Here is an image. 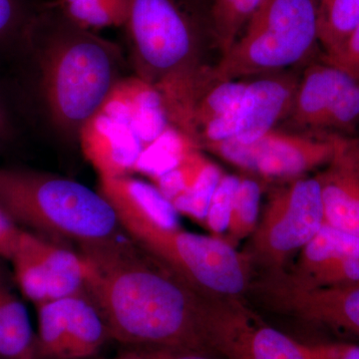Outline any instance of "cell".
Here are the masks:
<instances>
[{
    "mask_svg": "<svg viewBox=\"0 0 359 359\" xmlns=\"http://www.w3.org/2000/svg\"><path fill=\"white\" fill-rule=\"evenodd\" d=\"M78 249L87 297L100 311L110 339L133 349L207 353L210 306L199 289L121 233Z\"/></svg>",
    "mask_w": 359,
    "mask_h": 359,
    "instance_id": "obj_1",
    "label": "cell"
},
{
    "mask_svg": "<svg viewBox=\"0 0 359 359\" xmlns=\"http://www.w3.org/2000/svg\"><path fill=\"white\" fill-rule=\"evenodd\" d=\"M18 52L29 63L49 126L63 140L78 143L84 125L124 77L119 46L47 4H39Z\"/></svg>",
    "mask_w": 359,
    "mask_h": 359,
    "instance_id": "obj_2",
    "label": "cell"
},
{
    "mask_svg": "<svg viewBox=\"0 0 359 359\" xmlns=\"http://www.w3.org/2000/svg\"><path fill=\"white\" fill-rule=\"evenodd\" d=\"M124 27L135 75L159 92L172 121L215 65L210 11L197 0H131Z\"/></svg>",
    "mask_w": 359,
    "mask_h": 359,
    "instance_id": "obj_3",
    "label": "cell"
},
{
    "mask_svg": "<svg viewBox=\"0 0 359 359\" xmlns=\"http://www.w3.org/2000/svg\"><path fill=\"white\" fill-rule=\"evenodd\" d=\"M0 208L22 230L58 245L78 247L123 231L98 191L36 170L0 168Z\"/></svg>",
    "mask_w": 359,
    "mask_h": 359,
    "instance_id": "obj_4",
    "label": "cell"
},
{
    "mask_svg": "<svg viewBox=\"0 0 359 359\" xmlns=\"http://www.w3.org/2000/svg\"><path fill=\"white\" fill-rule=\"evenodd\" d=\"M318 20V0H263L212 73L244 80L301 65L320 46Z\"/></svg>",
    "mask_w": 359,
    "mask_h": 359,
    "instance_id": "obj_5",
    "label": "cell"
},
{
    "mask_svg": "<svg viewBox=\"0 0 359 359\" xmlns=\"http://www.w3.org/2000/svg\"><path fill=\"white\" fill-rule=\"evenodd\" d=\"M122 230L149 254L200 290L238 294L245 278L235 250L219 238L164 228L139 212L113 208Z\"/></svg>",
    "mask_w": 359,
    "mask_h": 359,
    "instance_id": "obj_6",
    "label": "cell"
},
{
    "mask_svg": "<svg viewBox=\"0 0 359 359\" xmlns=\"http://www.w3.org/2000/svg\"><path fill=\"white\" fill-rule=\"evenodd\" d=\"M282 124L299 133L358 137L359 80L321 58L311 63L299 76Z\"/></svg>",
    "mask_w": 359,
    "mask_h": 359,
    "instance_id": "obj_7",
    "label": "cell"
},
{
    "mask_svg": "<svg viewBox=\"0 0 359 359\" xmlns=\"http://www.w3.org/2000/svg\"><path fill=\"white\" fill-rule=\"evenodd\" d=\"M341 137L275 129L250 144L230 139L204 151L248 171L271 178H290L325 166Z\"/></svg>",
    "mask_w": 359,
    "mask_h": 359,
    "instance_id": "obj_8",
    "label": "cell"
},
{
    "mask_svg": "<svg viewBox=\"0 0 359 359\" xmlns=\"http://www.w3.org/2000/svg\"><path fill=\"white\" fill-rule=\"evenodd\" d=\"M262 229L264 247L282 256L304 248L325 221L320 180L299 178L273 196Z\"/></svg>",
    "mask_w": 359,
    "mask_h": 359,
    "instance_id": "obj_9",
    "label": "cell"
},
{
    "mask_svg": "<svg viewBox=\"0 0 359 359\" xmlns=\"http://www.w3.org/2000/svg\"><path fill=\"white\" fill-rule=\"evenodd\" d=\"M204 334L207 348L216 349L229 359H311L308 346L280 330L212 306L205 318Z\"/></svg>",
    "mask_w": 359,
    "mask_h": 359,
    "instance_id": "obj_10",
    "label": "cell"
},
{
    "mask_svg": "<svg viewBox=\"0 0 359 359\" xmlns=\"http://www.w3.org/2000/svg\"><path fill=\"white\" fill-rule=\"evenodd\" d=\"M299 75L285 70L248 80L233 140L250 144L276 129L292 109Z\"/></svg>",
    "mask_w": 359,
    "mask_h": 359,
    "instance_id": "obj_11",
    "label": "cell"
},
{
    "mask_svg": "<svg viewBox=\"0 0 359 359\" xmlns=\"http://www.w3.org/2000/svg\"><path fill=\"white\" fill-rule=\"evenodd\" d=\"M78 143L99 179L131 176L143 152L131 127L102 111L84 125Z\"/></svg>",
    "mask_w": 359,
    "mask_h": 359,
    "instance_id": "obj_12",
    "label": "cell"
},
{
    "mask_svg": "<svg viewBox=\"0 0 359 359\" xmlns=\"http://www.w3.org/2000/svg\"><path fill=\"white\" fill-rule=\"evenodd\" d=\"M318 175L325 223L359 236V137H341Z\"/></svg>",
    "mask_w": 359,
    "mask_h": 359,
    "instance_id": "obj_13",
    "label": "cell"
},
{
    "mask_svg": "<svg viewBox=\"0 0 359 359\" xmlns=\"http://www.w3.org/2000/svg\"><path fill=\"white\" fill-rule=\"evenodd\" d=\"M100 111L127 123L143 150L172 127L159 92L136 75L123 77Z\"/></svg>",
    "mask_w": 359,
    "mask_h": 359,
    "instance_id": "obj_14",
    "label": "cell"
},
{
    "mask_svg": "<svg viewBox=\"0 0 359 359\" xmlns=\"http://www.w3.org/2000/svg\"><path fill=\"white\" fill-rule=\"evenodd\" d=\"M304 261L320 287L359 283V236L325 223L304 245Z\"/></svg>",
    "mask_w": 359,
    "mask_h": 359,
    "instance_id": "obj_15",
    "label": "cell"
},
{
    "mask_svg": "<svg viewBox=\"0 0 359 359\" xmlns=\"http://www.w3.org/2000/svg\"><path fill=\"white\" fill-rule=\"evenodd\" d=\"M302 311L313 320L359 337V283L306 290Z\"/></svg>",
    "mask_w": 359,
    "mask_h": 359,
    "instance_id": "obj_16",
    "label": "cell"
},
{
    "mask_svg": "<svg viewBox=\"0 0 359 359\" xmlns=\"http://www.w3.org/2000/svg\"><path fill=\"white\" fill-rule=\"evenodd\" d=\"M37 249L46 275L48 302L86 294L84 264L78 252L39 236Z\"/></svg>",
    "mask_w": 359,
    "mask_h": 359,
    "instance_id": "obj_17",
    "label": "cell"
},
{
    "mask_svg": "<svg viewBox=\"0 0 359 359\" xmlns=\"http://www.w3.org/2000/svg\"><path fill=\"white\" fill-rule=\"evenodd\" d=\"M110 339L100 311L85 295L69 297V325L65 359L92 358Z\"/></svg>",
    "mask_w": 359,
    "mask_h": 359,
    "instance_id": "obj_18",
    "label": "cell"
},
{
    "mask_svg": "<svg viewBox=\"0 0 359 359\" xmlns=\"http://www.w3.org/2000/svg\"><path fill=\"white\" fill-rule=\"evenodd\" d=\"M0 359H36V335L13 283L4 292L0 309Z\"/></svg>",
    "mask_w": 359,
    "mask_h": 359,
    "instance_id": "obj_19",
    "label": "cell"
},
{
    "mask_svg": "<svg viewBox=\"0 0 359 359\" xmlns=\"http://www.w3.org/2000/svg\"><path fill=\"white\" fill-rule=\"evenodd\" d=\"M11 263L13 280L21 294L35 306L48 302L46 275L37 249L36 235L23 230Z\"/></svg>",
    "mask_w": 359,
    "mask_h": 359,
    "instance_id": "obj_20",
    "label": "cell"
},
{
    "mask_svg": "<svg viewBox=\"0 0 359 359\" xmlns=\"http://www.w3.org/2000/svg\"><path fill=\"white\" fill-rule=\"evenodd\" d=\"M359 25V0H327L320 4L318 36L323 57L341 49Z\"/></svg>",
    "mask_w": 359,
    "mask_h": 359,
    "instance_id": "obj_21",
    "label": "cell"
},
{
    "mask_svg": "<svg viewBox=\"0 0 359 359\" xmlns=\"http://www.w3.org/2000/svg\"><path fill=\"white\" fill-rule=\"evenodd\" d=\"M35 306L39 320L36 359H65L69 297L42 302Z\"/></svg>",
    "mask_w": 359,
    "mask_h": 359,
    "instance_id": "obj_22",
    "label": "cell"
},
{
    "mask_svg": "<svg viewBox=\"0 0 359 359\" xmlns=\"http://www.w3.org/2000/svg\"><path fill=\"white\" fill-rule=\"evenodd\" d=\"M263 0H214L210 18L215 46L224 55L230 50Z\"/></svg>",
    "mask_w": 359,
    "mask_h": 359,
    "instance_id": "obj_23",
    "label": "cell"
},
{
    "mask_svg": "<svg viewBox=\"0 0 359 359\" xmlns=\"http://www.w3.org/2000/svg\"><path fill=\"white\" fill-rule=\"evenodd\" d=\"M59 8L87 29L124 26L131 0H58Z\"/></svg>",
    "mask_w": 359,
    "mask_h": 359,
    "instance_id": "obj_24",
    "label": "cell"
},
{
    "mask_svg": "<svg viewBox=\"0 0 359 359\" xmlns=\"http://www.w3.org/2000/svg\"><path fill=\"white\" fill-rule=\"evenodd\" d=\"M39 6L35 0H0V52L18 51Z\"/></svg>",
    "mask_w": 359,
    "mask_h": 359,
    "instance_id": "obj_25",
    "label": "cell"
},
{
    "mask_svg": "<svg viewBox=\"0 0 359 359\" xmlns=\"http://www.w3.org/2000/svg\"><path fill=\"white\" fill-rule=\"evenodd\" d=\"M222 177L221 169L209 161L195 185L188 192L182 194L172 201L171 204L177 212L199 221H205L212 196Z\"/></svg>",
    "mask_w": 359,
    "mask_h": 359,
    "instance_id": "obj_26",
    "label": "cell"
},
{
    "mask_svg": "<svg viewBox=\"0 0 359 359\" xmlns=\"http://www.w3.org/2000/svg\"><path fill=\"white\" fill-rule=\"evenodd\" d=\"M262 189L256 180L241 179L233 202L231 230L238 235L252 230L259 216Z\"/></svg>",
    "mask_w": 359,
    "mask_h": 359,
    "instance_id": "obj_27",
    "label": "cell"
},
{
    "mask_svg": "<svg viewBox=\"0 0 359 359\" xmlns=\"http://www.w3.org/2000/svg\"><path fill=\"white\" fill-rule=\"evenodd\" d=\"M240 181V177L235 175H223L215 191L205 219L215 233H224L230 228L233 202Z\"/></svg>",
    "mask_w": 359,
    "mask_h": 359,
    "instance_id": "obj_28",
    "label": "cell"
},
{
    "mask_svg": "<svg viewBox=\"0 0 359 359\" xmlns=\"http://www.w3.org/2000/svg\"><path fill=\"white\" fill-rule=\"evenodd\" d=\"M321 59L359 80V25L337 53L330 57L321 56Z\"/></svg>",
    "mask_w": 359,
    "mask_h": 359,
    "instance_id": "obj_29",
    "label": "cell"
},
{
    "mask_svg": "<svg viewBox=\"0 0 359 359\" xmlns=\"http://www.w3.org/2000/svg\"><path fill=\"white\" fill-rule=\"evenodd\" d=\"M22 231L0 208V259L11 262L18 250Z\"/></svg>",
    "mask_w": 359,
    "mask_h": 359,
    "instance_id": "obj_30",
    "label": "cell"
},
{
    "mask_svg": "<svg viewBox=\"0 0 359 359\" xmlns=\"http://www.w3.org/2000/svg\"><path fill=\"white\" fill-rule=\"evenodd\" d=\"M308 349L311 359H359L358 344H321Z\"/></svg>",
    "mask_w": 359,
    "mask_h": 359,
    "instance_id": "obj_31",
    "label": "cell"
},
{
    "mask_svg": "<svg viewBox=\"0 0 359 359\" xmlns=\"http://www.w3.org/2000/svg\"><path fill=\"white\" fill-rule=\"evenodd\" d=\"M144 359H214L208 356L207 353L201 351H181L169 348L133 349Z\"/></svg>",
    "mask_w": 359,
    "mask_h": 359,
    "instance_id": "obj_32",
    "label": "cell"
},
{
    "mask_svg": "<svg viewBox=\"0 0 359 359\" xmlns=\"http://www.w3.org/2000/svg\"><path fill=\"white\" fill-rule=\"evenodd\" d=\"M15 135L13 116L6 100V96L0 89V143L8 141Z\"/></svg>",
    "mask_w": 359,
    "mask_h": 359,
    "instance_id": "obj_33",
    "label": "cell"
},
{
    "mask_svg": "<svg viewBox=\"0 0 359 359\" xmlns=\"http://www.w3.org/2000/svg\"><path fill=\"white\" fill-rule=\"evenodd\" d=\"M4 262L6 261L0 259V309H1L2 301H4V292H6L7 287L13 283L11 280H13V276L8 273Z\"/></svg>",
    "mask_w": 359,
    "mask_h": 359,
    "instance_id": "obj_34",
    "label": "cell"
},
{
    "mask_svg": "<svg viewBox=\"0 0 359 359\" xmlns=\"http://www.w3.org/2000/svg\"><path fill=\"white\" fill-rule=\"evenodd\" d=\"M113 359H144L142 356L139 355L138 353H135V351H132V353H129L126 354V355L121 356V358H113Z\"/></svg>",
    "mask_w": 359,
    "mask_h": 359,
    "instance_id": "obj_35",
    "label": "cell"
},
{
    "mask_svg": "<svg viewBox=\"0 0 359 359\" xmlns=\"http://www.w3.org/2000/svg\"><path fill=\"white\" fill-rule=\"evenodd\" d=\"M203 6L205 7L211 13L212 4L214 0H197Z\"/></svg>",
    "mask_w": 359,
    "mask_h": 359,
    "instance_id": "obj_36",
    "label": "cell"
},
{
    "mask_svg": "<svg viewBox=\"0 0 359 359\" xmlns=\"http://www.w3.org/2000/svg\"><path fill=\"white\" fill-rule=\"evenodd\" d=\"M327 0H318V4H325V2H327Z\"/></svg>",
    "mask_w": 359,
    "mask_h": 359,
    "instance_id": "obj_37",
    "label": "cell"
}]
</instances>
